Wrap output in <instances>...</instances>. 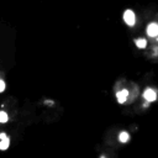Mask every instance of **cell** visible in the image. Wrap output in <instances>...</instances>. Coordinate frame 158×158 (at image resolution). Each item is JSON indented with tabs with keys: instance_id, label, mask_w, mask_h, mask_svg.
Here are the masks:
<instances>
[{
	"instance_id": "1",
	"label": "cell",
	"mask_w": 158,
	"mask_h": 158,
	"mask_svg": "<svg viewBox=\"0 0 158 158\" xmlns=\"http://www.w3.org/2000/svg\"><path fill=\"white\" fill-rule=\"evenodd\" d=\"M123 20H125V22H126L128 26H133L135 22H136V17H135L133 11L126 10V11L123 12Z\"/></svg>"
},
{
	"instance_id": "9",
	"label": "cell",
	"mask_w": 158,
	"mask_h": 158,
	"mask_svg": "<svg viewBox=\"0 0 158 158\" xmlns=\"http://www.w3.org/2000/svg\"><path fill=\"white\" fill-rule=\"evenodd\" d=\"M4 90H5V83L2 80H0V93L4 91Z\"/></svg>"
},
{
	"instance_id": "10",
	"label": "cell",
	"mask_w": 158,
	"mask_h": 158,
	"mask_svg": "<svg viewBox=\"0 0 158 158\" xmlns=\"http://www.w3.org/2000/svg\"><path fill=\"white\" fill-rule=\"evenodd\" d=\"M0 138H2V139H4V138H6V136H5V133H0Z\"/></svg>"
},
{
	"instance_id": "4",
	"label": "cell",
	"mask_w": 158,
	"mask_h": 158,
	"mask_svg": "<svg viewBox=\"0 0 158 158\" xmlns=\"http://www.w3.org/2000/svg\"><path fill=\"white\" fill-rule=\"evenodd\" d=\"M127 95H128V91L127 90H121V91H118L117 94H116V96H117V101L120 102V104H123L126 100H127Z\"/></svg>"
},
{
	"instance_id": "6",
	"label": "cell",
	"mask_w": 158,
	"mask_h": 158,
	"mask_svg": "<svg viewBox=\"0 0 158 158\" xmlns=\"http://www.w3.org/2000/svg\"><path fill=\"white\" fill-rule=\"evenodd\" d=\"M146 44H147V41H146L144 38L136 40V46H137L138 48H144V47H146Z\"/></svg>"
},
{
	"instance_id": "3",
	"label": "cell",
	"mask_w": 158,
	"mask_h": 158,
	"mask_svg": "<svg viewBox=\"0 0 158 158\" xmlns=\"http://www.w3.org/2000/svg\"><path fill=\"white\" fill-rule=\"evenodd\" d=\"M143 96H144V99H146L147 101H154L156 98H157V94H156V91H154L153 89H149V88H148V89L144 90Z\"/></svg>"
},
{
	"instance_id": "11",
	"label": "cell",
	"mask_w": 158,
	"mask_h": 158,
	"mask_svg": "<svg viewBox=\"0 0 158 158\" xmlns=\"http://www.w3.org/2000/svg\"><path fill=\"white\" fill-rule=\"evenodd\" d=\"M101 158H105V157H101Z\"/></svg>"
},
{
	"instance_id": "2",
	"label": "cell",
	"mask_w": 158,
	"mask_h": 158,
	"mask_svg": "<svg viewBox=\"0 0 158 158\" xmlns=\"http://www.w3.org/2000/svg\"><path fill=\"white\" fill-rule=\"evenodd\" d=\"M147 35H148L149 37H156V36H158V25H157L156 22H152V23L148 25V27H147Z\"/></svg>"
},
{
	"instance_id": "7",
	"label": "cell",
	"mask_w": 158,
	"mask_h": 158,
	"mask_svg": "<svg viewBox=\"0 0 158 158\" xmlns=\"http://www.w3.org/2000/svg\"><path fill=\"white\" fill-rule=\"evenodd\" d=\"M118 138H120V141H121L122 143H125V142H127V141H128L130 136H128V133H127V132H121Z\"/></svg>"
},
{
	"instance_id": "5",
	"label": "cell",
	"mask_w": 158,
	"mask_h": 158,
	"mask_svg": "<svg viewBox=\"0 0 158 158\" xmlns=\"http://www.w3.org/2000/svg\"><path fill=\"white\" fill-rule=\"evenodd\" d=\"M9 143H10V139L6 137V138H4L1 142H0V149L1 151H5L7 147H9Z\"/></svg>"
},
{
	"instance_id": "8",
	"label": "cell",
	"mask_w": 158,
	"mask_h": 158,
	"mask_svg": "<svg viewBox=\"0 0 158 158\" xmlns=\"http://www.w3.org/2000/svg\"><path fill=\"white\" fill-rule=\"evenodd\" d=\"M6 121H7V114L4 112V111H1L0 112V122L1 123H5Z\"/></svg>"
}]
</instances>
